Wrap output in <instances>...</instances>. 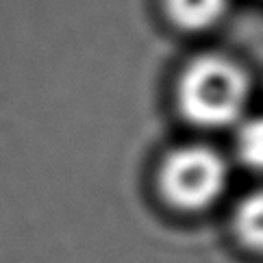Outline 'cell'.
I'll list each match as a JSON object with an SVG mask.
<instances>
[{
	"label": "cell",
	"instance_id": "1",
	"mask_svg": "<svg viewBox=\"0 0 263 263\" xmlns=\"http://www.w3.org/2000/svg\"><path fill=\"white\" fill-rule=\"evenodd\" d=\"M248 79L239 65L224 57L192 61L178 79L181 114L196 126L222 128L237 124L248 102Z\"/></svg>",
	"mask_w": 263,
	"mask_h": 263
},
{
	"label": "cell",
	"instance_id": "2",
	"mask_svg": "<svg viewBox=\"0 0 263 263\" xmlns=\"http://www.w3.org/2000/svg\"><path fill=\"white\" fill-rule=\"evenodd\" d=\"M161 192L174 206L200 211L224 194L229 183V165L209 146H183L172 150L161 163Z\"/></svg>",
	"mask_w": 263,
	"mask_h": 263
},
{
	"label": "cell",
	"instance_id": "3",
	"mask_svg": "<svg viewBox=\"0 0 263 263\" xmlns=\"http://www.w3.org/2000/svg\"><path fill=\"white\" fill-rule=\"evenodd\" d=\"M167 13L183 29L200 31L220 20L229 0H165Z\"/></svg>",
	"mask_w": 263,
	"mask_h": 263
},
{
	"label": "cell",
	"instance_id": "4",
	"mask_svg": "<svg viewBox=\"0 0 263 263\" xmlns=\"http://www.w3.org/2000/svg\"><path fill=\"white\" fill-rule=\"evenodd\" d=\"M235 231L250 248L263 250V190L243 198L235 209Z\"/></svg>",
	"mask_w": 263,
	"mask_h": 263
},
{
	"label": "cell",
	"instance_id": "5",
	"mask_svg": "<svg viewBox=\"0 0 263 263\" xmlns=\"http://www.w3.org/2000/svg\"><path fill=\"white\" fill-rule=\"evenodd\" d=\"M235 148H237V157L248 167L263 170V116L237 122Z\"/></svg>",
	"mask_w": 263,
	"mask_h": 263
}]
</instances>
